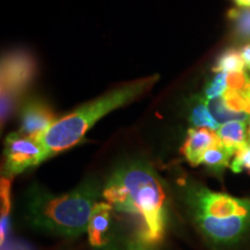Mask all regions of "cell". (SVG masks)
Instances as JSON below:
<instances>
[{
  "instance_id": "9c48e42d",
  "label": "cell",
  "mask_w": 250,
  "mask_h": 250,
  "mask_svg": "<svg viewBox=\"0 0 250 250\" xmlns=\"http://www.w3.org/2000/svg\"><path fill=\"white\" fill-rule=\"evenodd\" d=\"M112 210L114 208L108 202L96 203L94 205L87 228L89 243L93 247H102L108 242Z\"/></svg>"
},
{
  "instance_id": "8992f818",
  "label": "cell",
  "mask_w": 250,
  "mask_h": 250,
  "mask_svg": "<svg viewBox=\"0 0 250 250\" xmlns=\"http://www.w3.org/2000/svg\"><path fill=\"white\" fill-rule=\"evenodd\" d=\"M2 177L12 179L44 161V148L39 140L20 132L8 134L5 143Z\"/></svg>"
},
{
  "instance_id": "d6986e66",
  "label": "cell",
  "mask_w": 250,
  "mask_h": 250,
  "mask_svg": "<svg viewBox=\"0 0 250 250\" xmlns=\"http://www.w3.org/2000/svg\"><path fill=\"white\" fill-rule=\"evenodd\" d=\"M240 51H241L243 62H245V64H246V68H248V71L250 72V43L243 45L242 49L240 50Z\"/></svg>"
},
{
  "instance_id": "277c9868",
  "label": "cell",
  "mask_w": 250,
  "mask_h": 250,
  "mask_svg": "<svg viewBox=\"0 0 250 250\" xmlns=\"http://www.w3.org/2000/svg\"><path fill=\"white\" fill-rule=\"evenodd\" d=\"M158 79L159 76H153L132 81L80 105L71 114L56 121L55 124L37 139L44 148V160L77 145L96 122L115 109L139 98L151 88Z\"/></svg>"
},
{
  "instance_id": "5bb4252c",
  "label": "cell",
  "mask_w": 250,
  "mask_h": 250,
  "mask_svg": "<svg viewBox=\"0 0 250 250\" xmlns=\"http://www.w3.org/2000/svg\"><path fill=\"white\" fill-rule=\"evenodd\" d=\"M246 70V64L243 62L241 51L237 49H228L219 56L212 71L214 73H237Z\"/></svg>"
},
{
  "instance_id": "ba28073f",
  "label": "cell",
  "mask_w": 250,
  "mask_h": 250,
  "mask_svg": "<svg viewBox=\"0 0 250 250\" xmlns=\"http://www.w3.org/2000/svg\"><path fill=\"white\" fill-rule=\"evenodd\" d=\"M218 144L220 142L217 131L205 127H192L188 131L186 142L181 147V153L192 167H196L201 165L203 154Z\"/></svg>"
},
{
  "instance_id": "ffe728a7",
  "label": "cell",
  "mask_w": 250,
  "mask_h": 250,
  "mask_svg": "<svg viewBox=\"0 0 250 250\" xmlns=\"http://www.w3.org/2000/svg\"><path fill=\"white\" fill-rule=\"evenodd\" d=\"M236 7L241 8H250V0H233Z\"/></svg>"
},
{
  "instance_id": "5b68a950",
  "label": "cell",
  "mask_w": 250,
  "mask_h": 250,
  "mask_svg": "<svg viewBox=\"0 0 250 250\" xmlns=\"http://www.w3.org/2000/svg\"><path fill=\"white\" fill-rule=\"evenodd\" d=\"M35 74V62L29 54L15 51L1 61V121L4 123L15 103Z\"/></svg>"
},
{
  "instance_id": "6da1fadb",
  "label": "cell",
  "mask_w": 250,
  "mask_h": 250,
  "mask_svg": "<svg viewBox=\"0 0 250 250\" xmlns=\"http://www.w3.org/2000/svg\"><path fill=\"white\" fill-rule=\"evenodd\" d=\"M102 197L114 210L136 218L138 241L153 247L162 241L168 218L167 193L151 165L132 161L118 167L103 187Z\"/></svg>"
},
{
  "instance_id": "52a82bcc",
  "label": "cell",
  "mask_w": 250,
  "mask_h": 250,
  "mask_svg": "<svg viewBox=\"0 0 250 250\" xmlns=\"http://www.w3.org/2000/svg\"><path fill=\"white\" fill-rule=\"evenodd\" d=\"M56 116L49 105L40 100H30L21 110V126L19 132L39 139L55 124Z\"/></svg>"
},
{
  "instance_id": "ac0fdd59",
  "label": "cell",
  "mask_w": 250,
  "mask_h": 250,
  "mask_svg": "<svg viewBox=\"0 0 250 250\" xmlns=\"http://www.w3.org/2000/svg\"><path fill=\"white\" fill-rule=\"evenodd\" d=\"M125 250H155V249L153 248V246H148L146 245V243H143L138 241V240H136V241L130 242Z\"/></svg>"
},
{
  "instance_id": "44dd1931",
  "label": "cell",
  "mask_w": 250,
  "mask_h": 250,
  "mask_svg": "<svg viewBox=\"0 0 250 250\" xmlns=\"http://www.w3.org/2000/svg\"><path fill=\"white\" fill-rule=\"evenodd\" d=\"M248 142L250 143V117L248 120Z\"/></svg>"
},
{
  "instance_id": "8fae6325",
  "label": "cell",
  "mask_w": 250,
  "mask_h": 250,
  "mask_svg": "<svg viewBox=\"0 0 250 250\" xmlns=\"http://www.w3.org/2000/svg\"><path fill=\"white\" fill-rule=\"evenodd\" d=\"M189 121L193 127H205L217 131L220 126L213 117L204 96H197L191 102L189 110Z\"/></svg>"
},
{
  "instance_id": "30bf717a",
  "label": "cell",
  "mask_w": 250,
  "mask_h": 250,
  "mask_svg": "<svg viewBox=\"0 0 250 250\" xmlns=\"http://www.w3.org/2000/svg\"><path fill=\"white\" fill-rule=\"evenodd\" d=\"M221 145L235 154L248 143V121H229L220 124L217 130Z\"/></svg>"
},
{
  "instance_id": "7c38bea8",
  "label": "cell",
  "mask_w": 250,
  "mask_h": 250,
  "mask_svg": "<svg viewBox=\"0 0 250 250\" xmlns=\"http://www.w3.org/2000/svg\"><path fill=\"white\" fill-rule=\"evenodd\" d=\"M233 36L243 45L250 43V8L235 7L228 12Z\"/></svg>"
},
{
  "instance_id": "2e32d148",
  "label": "cell",
  "mask_w": 250,
  "mask_h": 250,
  "mask_svg": "<svg viewBox=\"0 0 250 250\" xmlns=\"http://www.w3.org/2000/svg\"><path fill=\"white\" fill-rule=\"evenodd\" d=\"M227 89V74L214 73L204 88V99L206 101L220 98Z\"/></svg>"
},
{
  "instance_id": "e0dca14e",
  "label": "cell",
  "mask_w": 250,
  "mask_h": 250,
  "mask_svg": "<svg viewBox=\"0 0 250 250\" xmlns=\"http://www.w3.org/2000/svg\"><path fill=\"white\" fill-rule=\"evenodd\" d=\"M230 169L234 173H241L246 170L250 175V143L248 142L243 147L237 149L233 156Z\"/></svg>"
},
{
  "instance_id": "4fadbf2b",
  "label": "cell",
  "mask_w": 250,
  "mask_h": 250,
  "mask_svg": "<svg viewBox=\"0 0 250 250\" xmlns=\"http://www.w3.org/2000/svg\"><path fill=\"white\" fill-rule=\"evenodd\" d=\"M234 156V153L224 147L221 144L212 146L203 154L201 165H204L208 169L213 173L220 174L227 167H230L229 161Z\"/></svg>"
},
{
  "instance_id": "7a4b0ae2",
  "label": "cell",
  "mask_w": 250,
  "mask_h": 250,
  "mask_svg": "<svg viewBox=\"0 0 250 250\" xmlns=\"http://www.w3.org/2000/svg\"><path fill=\"white\" fill-rule=\"evenodd\" d=\"M184 201L197 229L215 249L236 246L250 233V198L189 184Z\"/></svg>"
},
{
  "instance_id": "3957f363",
  "label": "cell",
  "mask_w": 250,
  "mask_h": 250,
  "mask_svg": "<svg viewBox=\"0 0 250 250\" xmlns=\"http://www.w3.org/2000/svg\"><path fill=\"white\" fill-rule=\"evenodd\" d=\"M103 188L87 180L62 195L31 190L27 198L26 219L37 229L58 236L76 237L87 232L90 214Z\"/></svg>"
},
{
  "instance_id": "9a60e30c",
  "label": "cell",
  "mask_w": 250,
  "mask_h": 250,
  "mask_svg": "<svg viewBox=\"0 0 250 250\" xmlns=\"http://www.w3.org/2000/svg\"><path fill=\"white\" fill-rule=\"evenodd\" d=\"M1 218H0V240L4 245L9 227V212H11V179L1 177Z\"/></svg>"
}]
</instances>
